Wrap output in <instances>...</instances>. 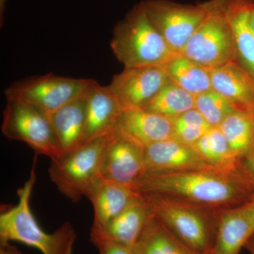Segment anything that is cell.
<instances>
[{"mask_svg":"<svg viewBox=\"0 0 254 254\" xmlns=\"http://www.w3.org/2000/svg\"><path fill=\"white\" fill-rule=\"evenodd\" d=\"M7 0H0V26H3L4 22V12Z\"/></svg>","mask_w":254,"mask_h":254,"instance_id":"obj_32","label":"cell"},{"mask_svg":"<svg viewBox=\"0 0 254 254\" xmlns=\"http://www.w3.org/2000/svg\"><path fill=\"white\" fill-rule=\"evenodd\" d=\"M250 21L251 27H252V31L254 33V0L252 6H251Z\"/></svg>","mask_w":254,"mask_h":254,"instance_id":"obj_34","label":"cell"},{"mask_svg":"<svg viewBox=\"0 0 254 254\" xmlns=\"http://www.w3.org/2000/svg\"><path fill=\"white\" fill-rule=\"evenodd\" d=\"M86 124L85 143L109 137L116 131L124 111L108 86L93 81L86 93Z\"/></svg>","mask_w":254,"mask_h":254,"instance_id":"obj_13","label":"cell"},{"mask_svg":"<svg viewBox=\"0 0 254 254\" xmlns=\"http://www.w3.org/2000/svg\"><path fill=\"white\" fill-rule=\"evenodd\" d=\"M245 247L248 250L251 254H254V235L246 243Z\"/></svg>","mask_w":254,"mask_h":254,"instance_id":"obj_33","label":"cell"},{"mask_svg":"<svg viewBox=\"0 0 254 254\" xmlns=\"http://www.w3.org/2000/svg\"><path fill=\"white\" fill-rule=\"evenodd\" d=\"M191 146L213 168L223 171H236L238 159L232 153L226 138L218 127L210 128Z\"/></svg>","mask_w":254,"mask_h":254,"instance_id":"obj_24","label":"cell"},{"mask_svg":"<svg viewBox=\"0 0 254 254\" xmlns=\"http://www.w3.org/2000/svg\"><path fill=\"white\" fill-rule=\"evenodd\" d=\"M254 235V197L235 206L216 210V230L208 254H239Z\"/></svg>","mask_w":254,"mask_h":254,"instance_id":"obj_12","label":"cell"},{"mask_svg":"<svg viewBox=\"0 0 254 254\" xmlns=\"http://www.w3.org/2000/svg\"><path fill=\"white\" fill-rule=\"evenodd\" d=\"M100 172L105 180L135 190L145 173L144 147L115 131L105 147Z\"/></svg>","mask_w":254,"mask_h":254,"instance_id":"obj_11","label":"cell"},{"mask_svg":"<svg viewBox=\"0 0 254 254\" xmlns=\"http://www.w3.org/2000/svg\"><path fill=\"white\" fill-rule=\"evenodd\" d=\"M135 190L218 210L235 206L254 197V190L238 172L214 168L181 171L146 172Z\"/></svg>","mask_w":254,"mask_h":254,"instance_id":"obj_1","label":"cell"},{"mask_svg":"<svg viewBox=\"0 0 254 254\" xmlns=\"http://www.w3.org/2000/svg\"><path fill=\"white\" fill-rule=\"evenodd\" d=\"M109 137L84 143L77 149L52 160L50 180L60 193L73 203L87 197L103 177L101 164Z\"/></svg>","mask_w":254,"mask_h":254,"instance_id":"obj_5","label":"cell"},{"mask_svg":"<svg viewBox=\"0 0 254 254\" xmlns=\"http://www.w3.org/2000/svg\"><path fill=\"white\" fill-rule=\"evenodd\" d=\"M143 3L151 22L178 55L182 54L212 6V1L198 5L178 4L169 0H145Z\"/></svg>","mask_w":254,"mask_h":254,"instance_id":"obj_9","label":"cell"},{"mask_svg":"<svg viewBox=\"0 0 254 254\" xmlns=\"http://www.w3.org/2000/svg\"><path fill=\"white\" fill-rule=\"evenodd\" d=\"M86 93L48 115L61 156L85 143Z\"/></svg>","mask_w":254,"mask_h":254,"instance_id":"obj_19","label":"cell"},{"mask_svg":"<svg viewBox=\"0 0 254 254\" xmlns=\"http://www.w3.org/2000/svg\"><path fill=\"white\" fill-rule=\"evenodd\" d=\"M195 108L211 127H218L228 115L238 110L213 89L195 96Z\"/></svg>","mask_w":254,"mask_h":254,"instance_id":"obj_26","label":"cell"},{"mask_svg":"<svg viewBox=\"0 0 254 254\" xmlns=\"http://www.w3.org/2000/svg\"><path fill=\"white\" fill-rule=\"evenodd\" d=\"M153 216L144 197L136 200L116 218L99 230H91V241H112L135 247L145 227Z\"/></svg>","mask_w":254,"mask_h":254,"instance_id":"obj_14","label":"cell"},{"mask_svg":"<svg viewBox=\"0 0 254 254\" xmlns=\"http://www.w3.org/2000/svg\"><path fill=\"white\" fill-rule=\"evenodd\" d=\"M93 245L98 249L99 254H136L134 247L112 241H100Z\"/></svg>","mask_w":254,"mask_h":254,"instance_id":"obj_28","label":"cell"},{"mask_svg":"<svg viewBox=\"0 0 254 254\" xmlns=\"http://www.w3.org/2000/svg\"><path fill=\"white\" fill-rule=\"evenodd\" d=\"M110 47L125 68L164 66L178 56L150 21L143 1L114 28Z\"/></svg>","mask_w":254,"mask_h":254,"instance_id":"obj_3","label":"cell"},{"mask_svg":"<svg viewBox=\"0 0 254 254\" xmlns=\"http://www.w3.org/2000/svg\"><path fill=\"white\" fill-rule=\"evenodd\" d=\"M171 81L164 66L125 68L108 87L124 110L143 109Z\"/></svg>","mask_w":254,"mask_h":254,"instance_id":"obj_10","label":"cell"},{"mask_svg":"<svg viewBox=\"0 0 254 254\" xmlns=\"http://www.w3.org/2000/svg\"><path fill=\"white\" fill-rule=\"evenodd\" d=\"M254 0H225L238 62L254 77V33L251 27V6Z\"/></svg>","mask_w":254,"mask_h":254,"instance_id":"obj_20","label":"cell"},{"mask_svg":"<svg viewBox=\"0 0 254 254\" xmlns=\"http://www.w3.org/2000/svg\"><path fill=\"white\" fill-rule=\"evenodd\" d=\"M0 254H21L17 247L9 243H0Z\"/></svg>","mask_w":254,"mask_h":254,"instance_id":"obj_31","label":"cell"},{"mask_svg":"<svg viewBox=\"0 0 254 254\" xmlns=\"http://www.w3.org/2000/svg\"><path fill=\"white\" fill-rule=\"evenodd\" d=\"M6 100L1 126L4 136L26 143L36 155H45L51 160L60 158L49 115L26 102Z\"/></svg>","mask_w":254,"mask_h":254,"instance_id":"obj_7","label":"cell"},{"mask_svg":"<svg viewBox=\"0 0 254 254\" xmlns=\"http://www.w3.org/2000/svg\"><path fill=\"white\" fill-rule=\"evenodd\" d=\"M164 67L173 83L194 96L213 89L210 69L184 55H178Z\"/></svg>","mask_w":254,"mask_h":254,"instance_id":"obj_22","label":"cell"},{"mask_svg":"<svg viewBox=\"0 0 254 254\" xmlns=\"http://www.w3.org/2000/svg\"><path fill=\"white\" fill-rule=\"evenodd\" d=\"M134 248L136 254H199L185 245L154 215Z\"/></svg>","mask_w":254,"mask_h":254,"instance_id":"obj_21","label":"cell"},{"mask_svg":"<svg viewBox=\"0 0 254 254\" xmlns=\"http://www.w3.org/2000/svg\"><path fill=\"white\" fill-rule=\"evenodd\" d=\"M141 197L133 189L102 178L87 197L94 211L91 230L105 226Z\"/></svg>","mask_w":254,"mask_h":254,"instance_id":"obj_18","label":"cell"},{"mask_svg":"<svg viewBox=\"0 0 254 254\" xmlns=\"http://www.w3.org/2000/svg\"><path fill=\"white\" fill-rule=\"evenodd\" d=\"M237 171L254 190V154L239 159Z\"/></svg>","mask_w":254,"mask_h":254,"instance_id":"obj_30","label":"cell"},{"mask_svg":"<svg viewBox=\"0 0 254 254\" xmlns=\"http://www.w3.org/2000/svg\"><path fill=\"white\" fill-rule=\"evenodd\" d=\"M213 89L237 110L254 112V77L238 61L210 69Z\"/></svg>","mask_w":254,"mask_h":254,"instance_id":"obj_17","label":"cell"},{"mask_svg":"<svg viewBox=\"0 0 254 254\" xmlns=\"http://www.w3.org/2000/svg\"><path fill=\"white\" fill-rule=\"evenodd\" d=\"M237 159L254 154V117L252 113L236 110L218 127Z\"/></svg>","mask_w":254,"mask_h":254,"instance_id":"obj_23","label":"cell"},{"mask_svg":"<svg viewBox=\"0 0 254 254\" xmlns=\"http://www.w3.org/2000/svg\"><path fill=\"white\" fill-rule=\"evenodd\" d=\"M195 103L194 95L171 81L143 109L172 119L194 109Z\"/></svg>","mask_w":254,"mask_h":254,"instance_id":"obj_25","label":"cell"},{"mask_svg":"<svg viewBox=\"0 0 254 254\" xmlns=\"http://www.w3.org/2000/svg\"><path fill=\"white\" fill-rule=\"evenodd\" d=\"M181 55L208 69L238 61L225 0L212 1L208 15L190 36Z\"/></svg>","mask_w":254,"mask_h":254,"instance_id":"obj_6","label":"cell"},{"mask_svg":"<svg viewBox=\"0 0 254 254\" xmlns=\"http://www.w3.org/2000/svg\"><path fill=\"white\" fill-rule=\"evenodd\" d=\"M115 131L144 148L157 142L176 138L171 119L143 109L124 110Z\"/></svg>","mask_w":254,"mask_h":254,"instance_id":"obj_16","label":"cell"},{"mask_svg":"<svg viewBox=\"0 0 254 254\" xmlns=\"http://www.w3.org/2000/svg\"><path fill=\"white\" fill-rule=\"evenodd\" d=\"M252 114H253V115H254V112H253V113H252Z\"/></svg>","mask_w":254,"mask_h":254,"instance_id":"obj_35","label":"cell"},{"mask_svg":"<svg viewBox=\"0 0 254 254\" xmlns=\"http://www.w3.org/2000/svg\"><path fill=\"white\" fill-rule=\"evenodd\" d=\"M173 125L175 127L177 139L190 145L194 144L195 142L210 128L208 127L180 125V124H173Z\"/></svg>","mask_w":254,"mask_h":254,"instance_id":"obj_27","label":"cell"},{"mask_svg":"<svg viewBox=\"0 0 254 254\" xmlns=\"http://www.w3.org/2000/svg\"><path fill=\"white\" fill-rule=\"evenodd\" d=\"M145 173L213 168L191 145L177 138L157 142L145 147Z\"/></svg>","mask_w":254,"mask_h":254,"instance_id":"obj_15","label":"cell"},{"mask_svg":"<svg viewBox=\"0 0 254 254\" xmlns=\"http://www.w3.org/2000/svg\"><path fill=\"white\" fill-rule=\"evenodd\" d=\"M36 165L35 158L29 178L17 190V204L0 214V243L20 242L43 254H73L77 235L72 225L66 222L53 233H47L32 212L30 201L36 181Z\"/></svg>","mask_w":254,"mask_h":254,"instance_id":"obj_2","label":"cell"},{"mask_svg":"<svg viewBox=\"0 0 254 254\" xmlns=\"http://www.w3.org/2000/svg\"><path fill=\"white\" fill-rule=\"evenodd\" d=\"M142 195L174 235L197 253L209 254L215 240L216 210L164 195Z\"/></svg>","mask_w":254,"mask_h":254,"instance_id":"obj_4","label":"cell"},{"mask_svg":"<svg viewBox=\"0 0 254 254\" xmlns=\"http://www.w3.org/2000/svg\"><path fill=\"white\" fill-rule=\"evenodd\" d=\"M94 81L50 73L15 82L6 88L4 94L6 99L26 102L50 115L84 95Z\"/></svg>","mask_w":254,"mask_h":254,"instance_id":"obj_8","label":"cell"},{"mask_svg":"<svg viewBox=\"0 0 254 254\" xmlns=\"http://www.w3.org/2000/svg\"><path fill=\"white\" fill-rule=\"evenodd\" d=\"M173 124H180V125H195L211 128V127L207 123L206 120L202 116L195 108L189 110L186 113L182 114L180 116L172 118Z\"/></svg>","mask_w":254,"mask_h":254,"instance_id":"obj_29","label":"cell"}]
</instances>
